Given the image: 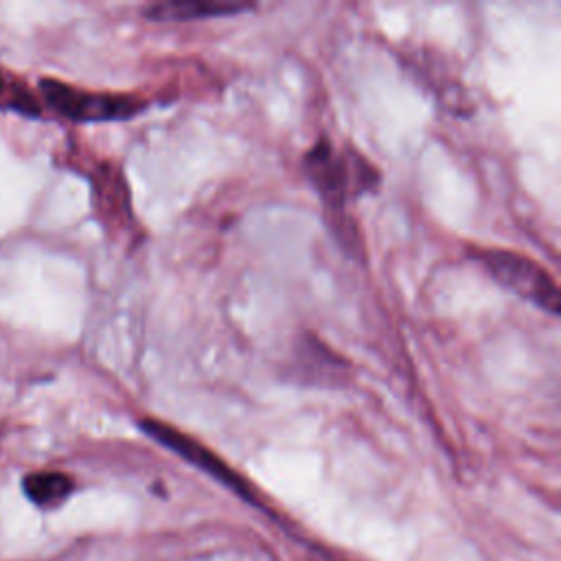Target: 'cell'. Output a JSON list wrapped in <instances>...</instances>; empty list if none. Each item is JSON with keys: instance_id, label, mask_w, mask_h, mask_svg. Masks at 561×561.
I'll return each mask as SVG.
<instances>
[{"instance_id": "1", "label": "cell", "mask_w": 561, "mask_h": 561, "mask_svg": "<svg viewBox=\"0 0 561 561\" xmlns=\"http://www.w3.org/2000/svg\"><path fill=\"white\" fill-rule=\"evenodd\" d=\"M305 171L331 213H342L353 195L377 182V171L364 158L337 151L327 140H318L305 153Z\"/></svg>"}, {"instance_id": "2", "label": "cell", "mask_w": 561, "mask_h": 561, "mask_svg": "<svg viewBox=\"0 0 561 561\" xmlns=\"http://www.w3.org/2000/svg\"><path fill=\"white\" fill-rule=\"evenodd\" d=\"M473 256L486 272L508 287L519 298L533 302L535 307L548 311L550 316H559L561 311V294L546 267H541L530 256L511 252V250H473Z\"/></svg>"}, {"instance_id": "3", "label": "cell", "mask_w": 561, "mask_h": 561, "mask_svg": "<svg viewBox=\"0 0 561 561\" xmlns=\"http://www.w3.org/2000/svg\"><path fill=\"white\" fill-rule=\"evenodd\" d=\"M46 103L70 121H121L138 114L142 103L127 94H110V92H90L79 90L75 85L44 79L39 83Z\"/></svg>"}, {"instance_id": "4", "label": "cell", "mask_w": 561, "mask_h": 561, "mask_svg": "<svg viewBox=\"0 0 561 561\" xmlns=\"http://www.w3.org/2000/svg\"><path fill=\"white\" fill-rule=\"evenodd\" d=\"M140 427L160 445H164L167 449L175 451L180 458H184L186 462H191L193 467L202 469L204 473H208L210 478H215L217 482L226 484L230 491H234L237 495H241L248 502H256L254 497V489L248 484V480H243L228 462H224L215 451H210L206 445H202L199 440L186 436L184 432L167 425L164 421L158 419H142Z\"/></svg>"}, {"instance_id": "5", "label": "cell", "mask_w": 561, "mask_h": 561, "mask_svg": "<svg viewBox=\"0 0 561 561\" xmlns=\"http://www.w3.org/2000/svg\"><path fill=\"white\" fill-rule=\"evenodd\" d=\"M252 9L248 2H228V0H169V2H153L142 13L147 20L153 22H186V20H202L213 15H230Z\"/></svg>"}, {"instance_id": "6", "label": "cell", "mask_w": 561, "mask_h": 561, "mask_svg": "<svg viewBox=\"0 0 561 561\" xmlns=\"http://www.w3.org/2000/svg\"><path fill=\"white\" fill-rule=\"evenodd\" d=\"M26 497L44 508L59 506L75 489V482L70 476L61 471H35L28 473L22 482Z\"/></svg>"}, {"instance_id": "7", "label": "cell", "mask_w": 561, "mask_h": 561, "mask_svg": "<svg viewBox=\"0 0 561 561\" xmlns=\"http://www.w3.org/2000/svg\"><path fill=\"white\" fill-rule=\"evenodd\" d=\"M0 99L9 101V107H18L24 114H33L35 110V101L28 92H24L22 88H11L7 75L0 70Z\"/></svg>"}]
</instances>
